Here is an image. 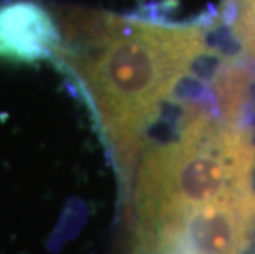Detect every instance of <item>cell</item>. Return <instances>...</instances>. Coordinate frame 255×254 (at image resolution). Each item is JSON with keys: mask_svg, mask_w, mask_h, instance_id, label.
Masks as SVG:
<instances>
[{"mask_svg": "<svg viewBox=\"0 0 255 254\" xmlns=\"http://www.w3.org/2000/svg\"><path fill=\"white\" fill-rule=\"evenodd\" d=\"M255 187V142L246 124L204 102L184 107L176 132L146 150L137 178L138 254L186 215Z\"/></svg>", "mask_w": 255, "mask_h": 254, "instance_id": "2", "label": "cell"}, {"mask_svg": "<svg viewBox=\"0 0 255 254\" xmlns=\"http://www.w3.org/2000/svg\"><path fill=\"white\" fill-rule=\"evenodd\" d=\"M231 35L255 61V0H226Z\"/></svg>", "mask_w": 255, "mask_h": 254, "instance_id": "5", "label": "cell"}, {"mask_svg": "<svg viewBox=\"0 0 255 254\" xmlns=\"http://www.w3.org/2000/svg\"><path fill=\"white\" fill-rule=\"evenodd\" d=\"M56 18L55 58L83 88L114 155L130 172L145 132L204 55V26L69 8Z\"/></svg>", "mask_w": 255, "mask_h": 254, "instance_id": "1", "label": "cell"}, {"mask_svg": "<svg viewBox=\"0 0 255 254\" xmlns=\"http://www.w3.org/2000/svg\"><path fill=\"white\" fill-rule=\"evenodd\" d=\"M61 45L56 13L35 0L0 3V58L15 63H35L55 58Z\"/></svg>", "mask_w": 255, "mask_h": 254, "instance_id": "4", "label": "cell"}, {"mask_svg": "<svg viewBox=\"0 0 255 254\" xmlns=\"http://www.w3.org/2000/svg\"><path fill=\"white\" fill-rule=\"evenodd\" d=\"M143 254H255V187L194 210Z\"/></svg>", "mask_w": 255, "mask_h": 254, "instance_id": "3", "label": "cell"}]
</instances>
